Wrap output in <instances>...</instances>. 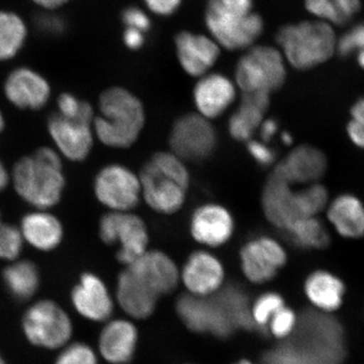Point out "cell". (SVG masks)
I'll return each mask as SVG.
<instances>
[{
  "instance_id": "obj_26",
  "label": "cell",
  "mask_w": 364,
  "mask_h": 364,
  "mask_svg": "<svg viewBox=\"0 0 364 364\" xmlns=\"http://www.w3.org/2000/svg\"><path fill=\"white\" fill-rule=\"evenodd\" d=\"M269 105L270 95L267 93H243L240 105L228 122V131L232 139L241 143L253 139L265 119Z\"/></svg>"
},
{
  "instance_id": "obj_45",
  "label": "cell",
  "mask_w": 364,
  "mask_h": 364,
  "mask_svg": "<svg viewBox=\"0 0 364 364\" xmlns=\"http://www.w3.org/2000/svg\"><path fill=\"white\" fill-rule=\"evenodd\" d=\"M144 1L152 13L165 16L176 13L181 4V0H144Z\"/></svg>"
},
{
  "instance_id": "obj_49",
  "label": "cell",
  "mask_w": 364,
  "mask_h": 364,
  "mask_svg": "<svg viewBox=\"0 0 364 364\" xmlns=\"http://www.w3.org/2000/svg\"><path fill=\"white\" fill-rule=\"evenodd\" d=\"M9 181H11V176H9L6 167L4 166V162L0 160V193L7 188Z\"/></svg>"
},
{
  "instance_id": "obj_1",
  "label": "cell",
  "mask_w": 364,
  "mask_h": 364,
  "mask_svg": "<svg viewBox=\"0 0 364 364\" xmlns=\"http://www.w3.org/2000/svg\"><path fill=\"white\" fill-rule=\"evenodd\" d=\"M142 200L157 214L181 212L188 200L191 172L188 163L171 151L153 153L139 172Z\"/></svg>"
},
{
  "instance_id": "obj_4",
  "label": "cell",
  "mask_w": 364,
  "mask_h": 364,
  "mask_svg": "<svg viewBox=\"0 0 364 364\" xmlns=\"http://www.w3.org/2000/svg\"><path fill=\"white\" fill-rule=\"evenodd\" d=\"M329 200V191L322 182L296 189L272 172L263 186L260 198L265 219L282 231L301 218L320 217Z\"/></svg>"
},
{
  "instance_id": "obj_54",
  "label": "cell",
  "mask_w": 364,
  "mask_h": 364,
  "mask_svg": "<svg viewBox=\"0 0 364 364\" xmlns=\"http://www.w3.org/2000/svg\"><path fill=\"white\" fill-rule=\"evenodd\" d=\"M0 364H6V363H4V359H2L1 356H0Z\"/></svg>"
},
{
  "instance_id": "obj_9",
  "label": "cell",
  "mask_w": 364,
  "mask_h": 364,
  "mask_svg": "<svg viewBox=\"0 0 364 364\" xmlns=\"http://www.w3.org/2000/svg\"><path fill=\"white\" fill-rule=\"evenodd\" d=\"M93 191L98 202L112 212H133L142 200L139 174L119 163L97 172Z\"/></svg>"
},
{
  "instance_id": "obj_12",
  "label": "cell",
  "mask_w": 364,
  "mask_h": 364,
  "mask_svg": "<svg viewBox=\"0 0 364 364\" xmlns=\"http://www.w3.org/2000/svg\"><path fill=\"white\" fill-rule=\"evenodd\" d=\"M205 23L215 40L229 50L245 49L263 32V21L253 13H223L207 9Z\"/></svg>"
},
{
  "instance_id": "obj_37",
  "label": "cell",
  "mask_w": 364,
  "mask_h": 364,
  "mask_svg": "<svg viewBox=\"0 0 364 364\" xmlns=\"http://www.w3.org/2000/svg\"><path fill=\"white\" fill-rule=\"evenodd\" d=\"M346 134L352 145L364 150V97L358 98L350 109V119L347 122Z\"/></svg>"
},
{
  "instance_id": "obj_36",
  "label": "cell",
  "mask_w": 364,
  "mask_h": 364,
  "mask_svg": "<svg viewBox=\"0 0 364 364\" xmlns=\"http://www.w3.org/2000/svg\"><path fill=\"white\" fill-rule=\"evenodd\" d=\"M58 114L67 119H81L93 122L95 117V109L90 102L81 100L73 93L63 92L57 100Z\"/></svg>"
},
{
  "instance_id": "obj_3",
  "label": "cell",
  "mask_w": 364,
  "mask_h": 364,
  "mask_svg": "<svg viewBox=\"0 0 364 364\" xmlns=\"http://www.w3.org/2000/svg\"><path fill=\"white\" fill-rule=\"evenodd\" d=\"M11 181L23 202L37 210L55 207L66 186L61 155L53 148L40 147L14 163Z\"/></svg>"
},
{
  "instance_id": "obj_51",
  "label": "cell",
  "mask_w": 364,
  "mask_h": 364,
  "mask_svg": "<svg viewBox=\"0 0 364 364\" xmlns=\"http://www.w3.org/2000/svg\"><path fill=\"white\" fill-rule=\"evenodd\" d=\"M4 127H6V119H4V114L0 109V134L4 130Z\"/></svg>"
},
{
  "instance_id": "obj_17",
  "label": "cell",
  "mask_w": 364,
  "mask_h": 364,
  "mask_svg": "<svg viewBox=\"0 0 364 364\" xmlns=\"http://www.w3.org/2000/svg\"><path fill=\"white\" fill-rule=\"evenodd\" d=\"M7 102L23 111L44 109L52 95V87L43 74L31 67L21 66L9 72L4 83Z\"/></svg>"
},
{
  "instance_id": "obj_46",
  "label": "cell",
  "mask_w": 364,
  "mask_h": 364,
  "mask_svg": "<svg viewBox=\"0 0 364 364\" xmlns=\"http://www.w3.org/2000/svg\"><path fill=\"white\" fill-rule=\"evenodd\" d=\"M123 40L129 49L139 50L144 44L143 33L136 28H127L124 30Z\"/></svg>"
},
{
  "instance_id": "obj_11",
  "label": "cell",
  "mask_w": 364,
  "mask_h": 364,
  "mask_svg": "<svg viewBox=\"0 0 364 364\" xmlns=\"http://www.w3.org/2000/svg\"><path fill=\"white\" fill-rule=\"evenodd\" d=\"M287 261L289 254L284 246L264 235L250 239L239 250L241 272L254 284L272 282L287 267Z\"/></svg>"
},
{
  "instance_id": "obj_38",
  "label": "cell",
  "mask_w": 364,
  "mask_h": 364,
  "mask_svg": "<svg viewBox=\"0 0 364 364\" xmlns=\"http://www.w3.org/2000/svg\"><path fill=\"white\" fill-rule=\"evenodd\" d=\"M298 324V316L293 309L284 306L270 318L267 327L269 332L277 338L282 339L289 336Z\"/></svg>"
},
{
  "instance_id": "obj_41",
  "label": "cell",
  "mask_w": 364,
  "mask_h": 364,
  "mask_svg": "<svg viewBox=\"0 0 364 364\" xmlns=\"http://www.w3.org/2000/svg\"><path fill=\"white\" fill-rule=\"evenodd\" d=\"M36 26L41 33L57 37L66 32L67 23L56 11H44L38 16Z\"/></svg>"
},
{
  "instance_id": "obj_24",
  "label": "cell",
  "mask_w": 364,
  "mask_h": 364,
  "mask_svg": "<svg viewBox=\"0 0 364 364\" xmlns=\"http://www.w3.org/2000/svg\"><path fill=\"white\" fill-rule=\"evenodd\" d=\"M176 44L179 63L193 77L205 75L219 58V46L205 36L182 32L177 35Z\"/></svg>"
},
{
  "instance_id": "obj_32",
  "label": "cell",
  "mask_w": 364,
  "mask_h": 364,
  "mask_svg": "<svg viewBox=\"0 0 364 364\" xmlns=\"http://www.w3.org/2000/svg\"><path fill=\"white\" fill-rule=\"evenodd\" d=\"M306 11L328 23L341 26L358 13L361 0H305Z\"/></svg>"
},
{
  "instance_id": "obj_18",
  "label": "cell",
  "mask_w": 364,
  "mask_h": 364,
  "mask_svg": "<svg viewBox=\"0 0 364 364\" xmlns=\"http://www.w3.org/2000/svg\"><path fill=\"white\" fill-rule=\"evenodd\" d=\"M177 313L189 329L210 332L217 336H228L233 329L226 313L215 296L200 298L186 294L177 301Z\"/></svg>"
},
{
  "instance_id": "obj_52",
  "label": "cell",
  "mask_w": 364,
  "mask_h": 364,
  "mask_svg": "<svg viewBox=\"0 0 364 364\" xmlns=\"http://www.w3.org/2000/svg\"><path fill=\"white\" fill-rule=\"evenodd\" d=\"M356 57H358V62L359 65L363 67L364 69V52L359 53Z\"/></svg>"
},
{
  "instance_id": "obj_30",
  "label": "cell",
  "mask_w": 364,
  "mask_h": 364,
  "mask_svg": "<svg viewBox=\"0 0 364 364\" xmlns=\"http://www.w3.org/2000/svg\"><path fill=\"white\" fill-rule=\"evenodd\" d=\"M7 291L18 301H26L35 296L40 287V272L33 261L14 260L2 272Z\"/></svg>"
},
{
  "instance_id": "obj_28",
  "label": "cell",
  "mask_w": 364,
  "mask_h": 364,
  "mask_svg": "<svg viewBox=\"0 0 364 364\" xmlns=\"http://www.w3.org/2000/svg\"><path fill=\"white\" fill-rule=\"evenodd\" d=\"M138 343V331L135 326L127 320L109 323L100 339V349L105 360L112 364L130 363Z\"/></svg>"
},
{
  "instance_id": "obj_48",
  "label": "cell",
  "mask_w": 364,
  "mask_h": 364,
  "mask_svg": "<svg viewBox=\"0 0 364 364\" xmlns=\"http://www.w3.org/2000/svg\"><path fill=\"white\" fill-rule=\"evenodd\" d=\"M36 6L43 11H57L61 7L65 6L72 0H31Z\"/></svg>"
},
{
  "instance_id": "obj_7",
  "label": "cell",
  "mask_w": 364,
  "mask_h": 364,
  "mask_svg": "<svg viewBox=\"0 0 364 364\" xmlns=\"http://www.w3.org/2000/svg\"><path fill=\"white\" fill-rule=\"evenodd\" d=\"M286 77V65L282 53L267 46L249 50L236 68V83L242 93L270 95L284 85Z\"/></svg>"
},
{
  "instance_id": "obj_16",
  "label": "cell",
  "mask_w": 364,
  "mask_h": 364,
  "mask_svg": "<svg viewBox=\"0 0 364 364\" xmlns=\"http://www.w3.org/2000/svg\"><path fill=\"white\" fill-rule=\"evenodd\" d=\"M47 128L61 156L73 162L85 161L90 156L95 144L93 122L67 119L55 112L48 119Z\"/></svg>"
},
{
  "instance_id": "obj_13",
  "label": "cell",
  "mask_w": 364,
  "mask_h": 364,
  "mask_svg": "<svg viewBox=\"0 0 364 364\" xmlns=\"http://www.w3.org/2000/svg\"><path fill=\"white\" fill-rule=\"evenodd\" d=\"M179 272L181 282L188 294L200 298L215 296L226 282L224 264L210 249H200L189 254Z\"/></svg>"
},
{
  "instance_id": "obj_19",
  "label": "cell",
  "mask_w": 364,
  "mask_h": 364,
  "mask_svg": "<svg viewBox=\"0 0 364 364\" xmlns=\"http://www.w3.org/2000/svg\"><path fill=\"white\" fill-rule=\"evenodd\" d=\"M124 267H128L159 298L173 293L181 284V272L176 261L158 249H148Z\"/></svg>"
},
{
  "instance_id": "obj_42",
  "label": "cell",
  "mask_w": 364,
  "mask_h": 364,
  "mask_svg": "<svg viewBox=\"0 0 364 364\" xmlns=\"http://www.w3.org/2000/svg\"><path fill=\"white\" fill-rule=\"evenodd\" d=\"M247 150L254 161L258 163L260 166L268 167L275 161V154L268 143L262 141H256L251 139L247 142Z\"/></svg>"
},
{
  "instance_id": "obj_43",
  "label": "cell",
  "mask_w": 364,
  "mask_h": 364,
  "mask_svg": "<svg viewBox=\"0 0 364 364\" xmlns=\"http://www.w3.org/2000/svg\"><path fill=\"white\" fill-rule=\"evenodd\" d=\"M122 21L127 28H136L140 32H147L151 23L147 14L136 6L127 7L122 14Z\"/></svg>"
},
{
  "instance_id": "obj_27",
  "label": "cell",
  "mask_w": 364,
  "mask_h": 364,
  "mask_svg": "<svg viewBox=\"0 0 364 364\" xmlns=\"http://www.w3.org/2000/svg\"><path fill=\"white\" fill-rule=\"evenodd\" d=\"M18 228L23 241L43 252L55 250L63 240V225L47 210H37L23 215Z\"/></svg>"
},
{
  "instance_id": "obj_8",
  "label": "cell",
  "mask_w": 364,
  "mask_h": 364,
  "mask_svg": "<svg viewBox=\"0 0 364 364\" xmlns=\"http://www.w3.org/2000/svg\"><path fill=\"white\" fill-rule=\"evenodd\" d=\"M212 122L198 112L182 114L170 130L169 151L186 163L208 159L219 144V136Z\"/></svg>"
},
{
  "instance_id": "obj_29",
  "label": "cell",
  "mask_w": 364,
  "mask_h": 364,
  "mask_svg": "<svg viewBox=\"0 0 364 364\" xmlns=\"http://www.w3.org/2000/svg\"><path fill=\"white\" fill-rule=\"evenodd\" d=\"M282 232L293 245L301 250H324L332 241L329 229L320 217L301 218Z\"/></svg>"
},
{
  "instance_id": "obj_25",
  "label": "cell",
  "mask_w": 364,
  "mask_h": 364,
  "mask_svg": "<svg viewBox=\"0 0 364 364\" xmlns=\"http://www.w3.org/2000/svg\"><path fill=\"white\" fill-rule=\"evenodd\" d=\"M117 299L129 316L143 320L155 312L159 296L153 293L128 267H124L117 277Z\"/></svg>"
},
{
  "instance_id": "obj_39",
  "label": "cell",
  "mask_w": 364,
  "mask_h": 364,
  "mask_svg": "<svg viewBox=\"0 0 364 364\" xmlns=\"http://www.w3.org/2000/svg\"><path fill=\"white\" fill-rule=\"evenodd\" d=\"M336 50L342 57L364 52V23L353 26L337 41Z\"/></svg>"
},
{
  "instance_id": "obj_35",
  "label": "cell",
  "mask_w": 364,
  "mask_h": 364,
  "mask_svg": "<svg viewBox=\"0 0 364 364\" xmlns=\"http://www.w3.org/2000/svg\"><path fill=\"white\" fill-rule=\"evenodd\" d=\"M23 242L20 228L2 221L0 212V259H18L23 250Z\"/></svg>"
},
{
  "instance_id": "obj_20",
  "label": "cell",
  "mask_w": 364,
  "mask_h": 364,
  "mask_svg": "<svg viewBox=\"0 0 364 364\" xmlns=\"http://www.w3.org/2000/svg\"><path fill=\"white\" fill-rule=\"evenodd\" d=\"M236 86L222 74H205L193 90L196 112L210 121L222 117L234 104Z\"/></svg>"
},
{
  "instance_id": "obj_5",
  "label": "cell",
  "mask_w": 364,
  "mask_h": 364,
  "mask_svg": "<svg viewBox=\"0 0 364 364\" xmlns=\"http://www.w3.org/2000/svg\"><path fill=\"white\" fill-rule=\"evenodd\" d=\"M277 42L289 63L298 70H308L324 63L331 58L337 46L334 30L324 21L282 26Z\"/></svg>"
},
{
  "instance_id": "obj_2",
  "label": "cell",
  "mask_w": 364,
  "mask_h": 364,
  "mask_svg": "<svg viewBox=\"0 0 364 364\" xmlns=\"http://www.w3.org/2000/svg\"><path fill=\"white\" fill-rule=\"evenodd\" d=\"M93 132L102 145L112 149L133 147L146 124L145 107L127 88L112 86L100 93Z\"/></svg>"
},
{
  "instance_id": "obj_14",
  "label": "cell",
  "mask_w": 364,
  "mask_h": 364,
  "mask_svg": "<svg viewBox=\"0 0 364 364\" xmlns=\"http://www.w3.org/2000/svg\"><path fill=\"white\" fill-rule=\"evenodd\" d=\"M189 234L196 243L205 249L227 245L234 237L236 221L229 208L217 203H205L191 213Z\"/></svg>"
},
{
  "instance_id": "obj_47",
  "label": "cell",
  "mask_w": 364,
  "mask_h": 364,
  "mask_svg": "<svg viewBox=\"0 0 364 364\" xmlns=\"http://www.w3.org/2000/svg\"><path fill=\"white\" fill-rule=\"evenodd\" d=\"M258 131L260 132L261 141L268 143L279 132V124L275 119H264Z\"/></svg>"
},
{
  "instance_id": "obj_40",
  "label": "cell",
  "mask_w": 364,
  "mask_h": 364,
  "mask_svg": "<svg viewBox=\"0 0 364 364\" xmlns=\"http://www.w3.org/2000/svg\"><path fill=\"white\" fill-rule=\"evenodd\" d=\"M56 364H97V360L88 345L75 343L60 354Z\"/></svg>"
},
{
  "instance_id": "obj_34",
  "label": "cell",
  "mask_w": 364,
  "mask_h": 364,
  "mask_svg": "<svg viewBox=\"0 0 364 364\" xmlns=\"http://www.w3.org/2000/svg\"><path fill=\"white\" fill-rule=\"evenodd\" d=\"M284 306L286 301L282 294L274 291H267L261 294L250 306L251 318L254 325L260 328L267 327L272 316Z\"/></svg>"
},
{
  "instance_id": "obj_10",
  "label": "cell",
  "mask_w": 364,
  "mask_h": 364,
  "mask_svg": "<svg viewBox=\"0 0 364 364\" xmlns=\"http://www.w3.org/2000/svg\"><path fill=\"white\" fill-rule=\"evenodd\" d=\"M23 327L31 343L48 349L58 348L72 335L70 318L51 299H42L28 308L23 316Z\"/></svg>"
},
{
  "instance_id": "obj_53",
  "label": "cell",
  "mask_w": 364,
  "mask_h": 364,
  "mask_svg": "<svg viewBox=\"0 0 364 364\" xmlns=\"http://www.w3.org/2000/svg\"><path fill=\"white\" fill-rule=\"evenodd\" d=\"M234 364H254V363H251V361L247 360V359H242V360L238 361V363H236Z\"/></svg>"
},
{
  "instance_id": "obj_44",
  "label": "cell",
  "mask_w": 364,
  "mask_h": 364,
  "mask_svg": "<svg viewBox=\"0 0 364 364\" xmlns=\"http://www.w3.org/2000/svg\"><path fill=\"white\" fill-rule=\"evenodd\" d=\"M252 0H210L208 9L247 14L252 11Z\"/></svg>"
},
{
  "instance_id": "obj_23",
  "label": "cell",
  "mask_w": 364,
  "mask_h": 364,
  "mask_svg": "<svg viewBox=\"0 0 364 364\" xmlns=\"http://www.w3.org/2000/svg\"><path fill=\"white\" fill-rule=\"evenodd\" d=\"M324 213L338 236L347 240L364 238V203L358 196L340 193L330 198Z\"/></svg>"
},
{
  "instance_id": "obj_21",
  "label": "cell",
  "mask_w": 364,
  "mask_h": 364,
  "mask_svg": "<svg viewBox=\"0 0 364 364\" xmlns=\"http://www.w3.org/2000/svg\"><path fill=\"white\" fill-rule=\"evenodd\" d=\"M71 299L76 311L88 320H107L114 311L109 289L95 273L81 274L78 284L72 289Z\"/></svg>"
},
{
  "instance_id": "obj_6",
  "label": "cell",
  "mask_w": 364,
  "mask_h": 364,
  "mask_svg": "<svg viewBox=\"0 0 364 364\" xmlns=\"http://www.w3.org/2000/svg\"><path fill=\"white\" fill-rule=\"evenodd\" d=\"M98 235L105 245H117V260L131 264L149 249L150 233L143 218L134 212H109L100 218Z\"/></svg>"
},
{
  "instance_id": "obj_33",
  "label": "cell",
  "mask_w": 364,
  "mask_h": 364,
  "mask_svg": "<svg viewBox=\"0 0 364 364\" xmlns=\"http://www.w3.org/2000/svg\"><path fill=\"white\" fill-rule=\"evenodd\" d=\"M215 296L233 327L241 326L251 328L255 326L251 318L247 296L240 289L236 287H224Z\"/></svg>"
},
{
  "instance_id": "obj_31",
  "label": "cell",
  "mask_w": 364,
  "mask_h": 364,
  "mask_svg": "<svg viewBox=\"0 0 364 364\" xmlns=\"http://www.w3.org/2000/svg\"><path fill=\"white\" fill-rule=\"evenodd\" d=\"M28 26L16 11L0 9V62L16 58L26 44Z\"/></svg>"
},
{
  "instance_id": "obj_15",
  "label": "cell",
  "mask_w": 364,
  "mask_h": 364,
  "mask_svg": "<svg viewBox=\"0 0 364 364\" xmlns=\"http://www.w3.org/2000/svg\"><path fill=\"white\" fill-rule=\"evenodd\" d=\"M328 158L322 150L301 144L275 163L272 173L293 186H306L321 182L328 171Z\"/></svg>"
},
{
  "instance_id": "obj_22",
  "label": "cell",
  "mask_w": 364,
  "mask_h": 364,
  "mask_svg": "<svg viewBox=\"0 0 364 364\" xmlns=\"http://www.w3.org/2000/svg\"><path fill=\"white\" fill-rule=\"evenodd\" d=\"M303 289L309 303L318 313L332 315L344 305L346 284L330 270L316 269L309 273Z\"/></svg>"
},
{
  "instance_id": "obj_50",
  "label": "cell",
  "mask_w": 364,
  "mask_h": 364,
  "mask_svg": "<svg viewBox=\"0 0 364 364\" xmlns=\"http://www.w3.org/2000/svg\"><path fill=\"white\" fill-rule=\"evenodd\" d=\"M282 141L286 144V145H293V136L287 133V132H284V133L282 134Z\"/></svg>"
}]
</instances>
